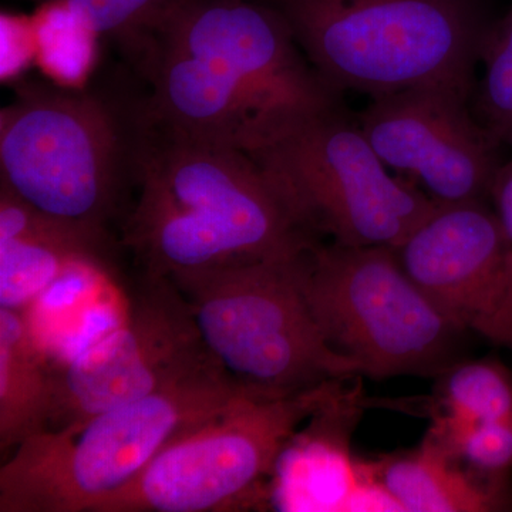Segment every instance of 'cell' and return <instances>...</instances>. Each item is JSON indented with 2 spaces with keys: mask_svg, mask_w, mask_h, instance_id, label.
I'll return each instance as SVG.
<instances>
[{
  "mask_svg": "<svg viewBox=\"0 0 512 512\" xmlns=\"http://www.w3.org/2000/svg\"><path fill=\"white\" fill-rule=\"evenodd\" d=\"M66 10L87 32L113 37L140 62L174 0H37Z\"/></svg>",
  "mask_w": 512,
  "mask_h": 512,
  "instance_id": "ac0fdd59",
  "label": "cell"
},
{
  "mask_svg": "<svg viewBox=\"0 0 512 512\" xmlns=\"http://www.w3.org/2000/svg\"><path fill=\"white\" fill-rule=\"evenodd\" d=\"M212 363L180 289L168 276L141 271L123 323L55 369L47 429L136 402Z\"/></svg>",
  "mask_w": 512,
  "mask_h": 512,
  "instance_id": "30bf717a",
  "label": "cell"
},
{
  "mask_svg": "<svg viewBox=\"0 0 512 512\" xmlns=\"http://www.w3.org/2000/svg\"><path fill=\"white\" fill-rule=\"evenodd\" d=\"M137 198L123 244L158 276L288 258L318 239L298 224L254 158L140 116Z\"/></svg>",
  "mask_w": 512,
  "mask_h": 512,
  "instance_id": "7a4b0ae2",
  "label": "cell"
},
{
  "mask_svg": "<svg viewBox=\"0 0 512 512\" xmlns=\"http://www.w3.org/2000/svg\"><path fill=\"white\" fill-rule=\"evenodd\" d=\"M248 154L318 241L397 248L437 205L394 177L340 103L289 121Z\"/></svg>",
  "mask_w": 512,
  "mask_h": 512,
  "instance_id": "52a82bcc",
  "label": "cell"
},
{
  "mask_svg": "<svg viewBox=\"0 0 512 512\" xmlns=\"http://www.w3.org/2000/svg\"><path fill=\"white\" fill-rule=\"evenodd\" d=\"M393 249L451 322L512 350V241L487 202H437Z\"/></svg>",
  "mask_w": 512,
  "mask_h": 512,
  "instance_id": "7c38bea8",
  "label": "cell"
},
{
  "mask_svg": "<svg viewBox=\"0 0 512 512\" xmlns=\"http://www.w3.org/2000/svg\"><path fill=\"white\" fill-rule=\"evenodd\" d=\"M357 121L383 163L439 204L490 198L501 144L478 123L467 93L423 86L370 97Z\"/></svg>",
  "mask_w": 512,
  "mask_h": 512,
  "instance_id": "8fae6325",
  "label": "cell"
},
{
  "mask_svg": "<svg viewBox=\"0 0 512 512\" xmlns=\"http://www.w3.org/2000/svg\"><path fill=\"white\" fill-rule=\"evenodd\" d=\"M140 64L148 124L245 153L340 103L261 0H174Z\"/></svg>",
  "mask_w": 512,
  "mask_h": 512,
  "instance_id": "6da1fadb",
  "label": "cell"
},
{
  "mask_svg": "<svg viewBox=\"0 0 512 512\" xmlns=\"http://www.w3.org/2000/svg\"><path fill=\"white\" fill-rule=\"evenodd\" d=\"M241 393L212 363L83 423L40 431L0 468V512H92L171 441Z\"/></svg>",
  "mask_w": 512,
  "mask_h": 512,
  "instance_id": "277c9868",
  "label": "cell"
},
{
  "mask_svg": "<svg viewBox=\"0 0 512 512\" xmlns=\"http://www.w3.org/2000/svg\"><path fill=\"white\" fill-rule=\"evenodd\" d=\"M346 382L285 397L241 393L185 431L133 481L92 512H215L245 507L264 493L282 454Z\"/></svg>",
  "mask_w": 512,
  "mask_h": 512,
  "instance_id": "9c48e42d",
  "label": "cell"
},
{
  "mask_svg": "<svg viewBox=\"0 0 512 512\" xmlns=\"http://www.w3.org/2000/svg\"><path fill=\"white\" fill-rule=\"evenodd\" d=\"M55 369L15 309L0 308V450L10 453L49 427Z\"/></svg>",
  "mask_w": 512,
  "mask_h": 512,
  "instance_id": "9a60e30c",
  "label": "cell"
},
{
  "mask_svg": "<svg viewBox=\"0 0 512 512\" xmlns=\"http://www.w3.org/2000/svg\"><path fill=\"white\" fill-rule=\"evenodd\" d=\"M446 448L426 439L416 450L369 463L370 473L397 511L483 512L511 507L510 480L466 473Z\"/></svg>",
  "mask_w": 512,
  "mask_h": 512,
  "instance_id": "5bb4252c",
  "label": "cell"
},
{
  "mask_svg": "<svg viewBox=\"0 0 512 512\" xmlns=\"http://www.w3.org/2000/svg\"><path fill=\"white\" fill-rule=\"evenodd\" d=\"M490 198L498 220L512 241V161L503 164L498 171Z\"/></svg>",
  "mask_w": 512,
  "mask_h": 512,
  "instance_id": "ffe728a7",
  "label": "cell"
},
{
  "mask_svg": "<svg viewBox=\"0 0 512 512\" xmlns=\"http://www.w3.org/2000/svg\"><path fill=\"white\" fill-rule=\"evenodd\" d=\"M478 66L481 73L471 93V111L495 141L512 147V10L488 28Z\"/></svg>",
  "mask_w": 512,
  "mask_h": 512,
  "instance_id": "e0dca14e",
  "label": "cell"
},
{
  "mask_svg": "<svg viewBox=\"0 0 512 512\" xmlns=\"http://www.w3.org/2000/svg\"><path fill=\"white\" fill-rule=\"evenodd\" d=\"M296 281L330 345L362 376L439 377L460 362L451 322L389 247L318 241L293 259Z\"/></svg>",
  "mask_w": 512,
  "mask_h": 512,
  "instance_id": "ba28073f",
  "label": "cell"
},
{
  "mask_svg": "<svg viewBox=\"0 0 512 512\" xmlns=\"http://www.w3.org/2000/svg\"><path fill=\"white\" fill-rule=\"evenodd\" d=\"M296 255L168 276L205 348L242 392L285 397L362 376L313 318L296 281Z\"/></svg>",
  "mask_w": 512,
  "mask_h": 512,
  "instance_id": "8992f818",
  "label": "cell"
},
{
  "mask_svg": "<svg viewBox=\"0 0 512 512\" xmlns=\"http://www.w3.org/2000/svg\"><path fill=\"white\" fill-rule=\"evenodd\" d=\"M140 111L127 126L97 94L26 86L0 111V187L111 245L109 224L136 185Z\"/></svg>",
  "mask_w": 512,
  "mask_h": 512,
  "instance_id": "5b68a950",
  "label": "cell"
},
{
  "mask_svg": "<svg viewBox=\"0 0 512 512\" xmlns=\"http://www.w3.org/2000/svg\"><path fill=\"white\" fill-rule=\"evenodd\" d=\"M332 92L448 86L471 97L485 28L473 0H261Z\"/></svg>",
  "mask_w": 512,
  "mask_h": 512,
  "instance_id": "3957f363",
  "label": "cell"
},
{
  "mask_svg": "<svg viewBox=\"0 0 512 512\" xmlns=\"http://www.w3.org/2000/svg\"><path fill=\"white\" fill-rule=\"evenodd\" d=\"M457 456L471 470L493 480H510L512 473V419L481 423L468 431Z\"/></svg>",
  "mask_w": 512,
  "mask_h": 512,
  "instance_id": "d6986e66",
  "label": "cell"
},
{
  "mask_svg": "<svg viewBox=\"0 0 512 512\" xmlns=\"http://www.w3.org/2000/svg\"><path fill=\"white\" fill-rule=\"evenodd\" d=\"M436 413L466 427L512 419V375L495 360H460L439 376Z\"/></svg>",
  "mask_w": 512,
  "mask_h": 512,
  "instance_id": "2e32d148",
  "label": "cell"
},
{
  "mask_svg": "<svg viewBox=\"0 0 512 512\" xmlns=\"http://www.w3.org/2000/svg\"><path fill=\"white\" fill-rule=\"evenodd\" d=\"M109 256L110 244L0 187V308L20 311L77 269L107 271Z\"/></svg>",
  "mask_w": 512,
  "mask_h": 512,
  "instance_id": "4fadbf2b",
  "label": "cell"
}]
</instances>
